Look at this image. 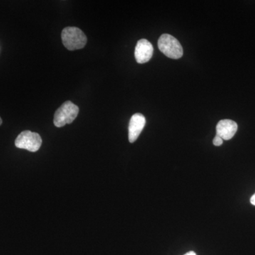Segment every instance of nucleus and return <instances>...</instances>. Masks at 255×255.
Wrapping results in <instances>:
<instances>
[{
	"mask_svg": "<svg viewBox=\"0 0 255 255\" xmlns=\"http://www.w3.org/2000/svg\"><path fill=\"white\" fill-rule=\"evenodd\" d=\"M62 41L69 50L82 49L86 45L87 38L81 29L75 26L64 28L61 33Z\"/></svg>",
	"mask_w": 255,
	"mask_h": 255,
	"instance_id": "f257e3e1",
	"label": "nucleus"
},
{
	"mask_svg": "<svg viewBox=\"0 0 255 255\" xmlns=\"http://www.w3.org/2000/svg\"><path fill=\"white\" fill-rule=\"evenodd\" d=\"M79 107L70 101H67L56 110L53 123L58 128L73 123L79 114Z\"/></svg>",
	"mask_w": 255,
	"mask_h": 255,
	"instance_id": "f03ea898",
	"label": "nucleus"
},
{
	"mask_svg": "<svg viewBox=\"0 0 255 255\" xmlns=\"http://www.w3.org/2000/svg\"><path fill=\"white\" fill-rule=\"evenodd\" d=\"M159 49L166 56L172 59H179L183 55V48L177 38L171 35L162 34L158 40Z\"/></svg>",
	"mask_w": 255,
	"mask_h": 255,
	"instance_id": "7ed1b4c3",
	"label": "nucleus"
},
{
	"mask_svg": "<svg viewBox=\"0 0 255 255\" xmlns=\"http://www.w3.org/2000/svg\"><path fill=\"white\" fill-rule=\"evenodd\" d=\"M41 145L42 139L39 134L30 130L21 132L15 140V146L16 147L32 152L39 150Z\"/></svg>",
	"mask_w": 255,
	"mask_h": 255,
	"instance_id": "20e7f679",
	"label": "nucleus"
},
{
	"mask_svg": "<svg viewBox=\"0 0 255 255\" xmlns=\"http://www.w3.org/2000/svg\"><path fill=\"white\" fill-rule=\"evenodd\" d=\"M146 123L145 118L141 114L132 115L129 122L128 140L130 142L136 141L137 137L141 133Z\"/></svg>",
	"mask_w": 255,
	"mask_h": 255,
	"instance_id": "39448f33",
	"label": "nucleus"
},
{
	"mask_svg": "<svg viewBox=\"0 0 255 255\" xmlns=\"http://www.w3.org/2000/svg\"><path fill=\"white\" fill-rule=\"evenodd\" d=\"M153 46L146 39H140L137 41L135 48V58L137 63H147L153 55Z\"/></svg>",
	"mask_w": 255,
	"mask_h": 255,
	"instance_id": "423d86ee",
	"label": "nucleus"
},
{
	"mask_svg": "<svg viewBox=\"0 0 255 255\" xmlns=\"http://www.w3.org/2000/svg\"><path fill=\"white\" fill-rule=\"evenodd\" d=\"M238 130V124L230 119L220 121L216 127V135L223 140H231Z\"/></svg>",
	"mask_w": 255,
	"mask_h": 255,
	"instance_id": "0eeeda50",
	"label": "nucleus"
},
{
	"mask_svg": "<svg viewBox=\"0 0 255 255\" xmlns=\"http://www.w3.org/2000/svg\"><path fill=\"white\" fill-rule=\"evenodd\" d=\"M223 140L219 135H216V137H214V140H213V143L215 146H221L222 145Z\"/></svg>",
	"mask_w": 255,
	"mask_h": 255,
	"instance_id": "6e6552de",
	"label": "nucleus"
},
{
	"mask_svg": "<svg viewBox=\"0 0 255 255\" xmlns=\"http://www.w3.org/2000/svg\"><path fill=\"white\" fill-rule=\"evenodd\" d=\"M251 204H253V205L255 206V194H254V195L252 196L251 199Z\"/></svg>",
	"mask_w": 255,
	"mask_h": 255,
	"instance_id": "1a4fd4ad",
	"label": "nucleus"
},
{
	"mask_svg": "<svg viewBox=\"0 0 255 255\" xmlns=\"http://www.w3.org/2000/svg\"><path fill=\"white\" fill-rule=\"evenodd\" d=\"M184 255H196V253H194V252L191 251V252H189V253H187V254Z\"/></svg>",
	"mask_w": 255,
	"mask_h": 255,
	"instance_id": "9d476101",
	"label": "nucleus"
},
{
	"mask_svg": "<svg viewBox=\"0 0 255 255\" xmlns=\"http://www.w3.org/2000/svg\"><path fill=\"white\" fill-rule=\"evenodd\" d=\"M2 124V120H1V117H0V126Z\"/></svg>",
	"mask_w": 255,
	"mask_h": 255,
	"instance_id": "9b49d317",
	"label": "nucleus"
}]
</instances>
